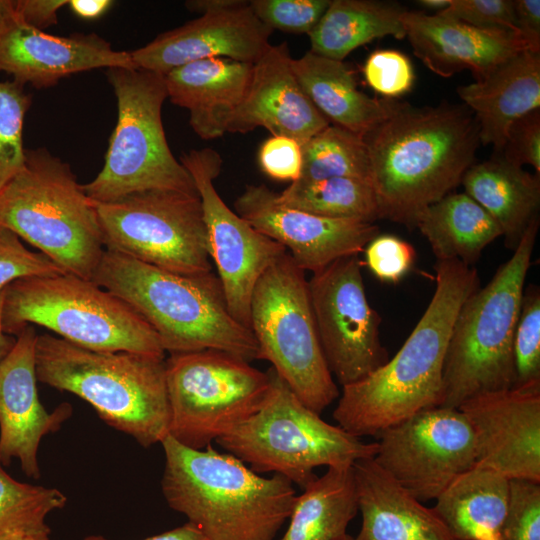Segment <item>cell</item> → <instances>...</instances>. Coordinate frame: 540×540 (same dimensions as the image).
<instances>
[{
	"instance_id": "cell-43",
	"label": "cell",
	"mask_w": 540,
	"mask_h": 540,
	"mask_svg": "<svg viewBox=\"0 0 540 540\" xmlns=\"http://www.w3.org/2000/svg\"><path fill=\"white\" fill-rule=\"evenodd\" d=\"M439 14L481 28L516 30L513 0H450Z\"/></svg>"
},
{
	"instance_id": "cell-26",
	"label": "cell",
	"mask_w": 540,
	"mask_h": 540,
	"mask_svg": "<svg viewBox=\"0 0 540 540\" xmlns=\"http://www.w3.org/2000/svg\"><path fill=\"white\" fill-rule=\"evenodd\" d=\"M457 93L474 114L480 143L499 154L511 125L540 107V52H520Z\"/></svg>"
},
{
	"instance_id": "cell-17",
	"label": "cell",
	"mask_w": 540,
	"mask_h": 540,
	"mask_svg": "<svg viewBox=\"0 0 540 540\" xmlns=\"http://www.w3.org/2000/svg\"><path fill=\"white\" fill-rule=\"evenodd\" d=\"M235 212L283 246L295 264L315 273L337 259L358 255L379 234L375 223L330 219L281 204L266 185H247Z\"/></svg>"
},
{
	"instance_id": "cell-53",
	"label": "cell",
	"mask_w": 540,
	"mask_h": 540,
	"mask_svg": "<svg viewBox=\"0 0 540 540\" xmlns=\"http://www.w3.org/2000/svg\"><path fill=\"white\" fill-rule=\"evenodd\" d=\"M417 4L427 10H434L436 13H439L450 5V0H419Z\"/></svg>"
},
{
	"instance_id": "cell-18",
	"label": "cell",
	"mask_w": 540,
	"mask_h": 540,
	"mask_svg": "<svg viewBox=\"0 0 540 540\" xmlns=\"http://www.w3.org/2000/svg\"><path fill=\"white\" fill-rule=\"evenodd\" d=\"M458 409L474 433L475 466L540 482V385L479 394Z\"/></svg>"
},
{
	"instance_id": "cell-50",
	"label": "cell",
	"mask_w": 540,
	"mask_h": 540,
	"mask_svg": "<svg viewBox=\"0 0 540 540\" xmlns=\"http://www.w3.org/2000/svg\"><path fill=\"white\" fill-rule=\"evenodd\" d=\"M245 2V0H192L187 1L185 5L189 10L199 12L202 15L238 7Z\"/></svg>"
},
{
	"instance_id": "cell-42",
	"label": "cell",
	"mask_w": 540,
	"mask_h": 540,
	"mask_svg": "<svg viewBox=\"0 0 540 540\" xmlns=\"http://www.w3.org/2000/svg\"><path fill=\"white\" fill-rule=\"evenodd\" d=\"M365 261L370 271L382 282L397 283L412 268L416 251L401 238L377 235L365 247Z\"/></svg>"
},
{
	"instance_id": "cell-9",
	"label": "cell",
	"mask_w": 540,
	"mask_h": 540,
	"mask_svg": "<svg viewBox=\"0 0 540 540\" xmlns=\"http://www.w3.org/2000/svg\"><path fill=\"white\" fill-rule=\"evenodd\" d=\"M271 387L262 406L216 443L255 473L280 474L304 488L315 468H346L374 458L377 442H364L308 408L270 367Z\"/></svg>"
},
{
	"instance_id": "cell-31",
	"label": "cell",
	"mask_w": 540,
	"mask_h": 540,
	"mask_svg": "<svg viewBox=\"0 0 540 540\" xmlns=\"http://www.w3.org/2000/svg\"><path fill=\"white\" fill-rule=\"evenodd\" d=\"M397 3L373 0H333L315 28L308 34L311 52L343 61L356 48L374 39L405 37Z\"/></svg>"
},
{
	"instance_id": "cell-15",
	"label": "cell",
	"mask_w": 540,
	"mask_h": 540,
	"mask_svg": "<svg viewBox=\"0 0 540 540\" xmlns=\"http://www.w3.org/2000/svg\"><path fill=\"white\" fill-rule=\"evenodd\" d=\"M375 462L420 502L475 466L473 430L455 408L433 407L381 431Z\"/></svg>"
},
{
	"instance_id": "cell-11",
	"label": "cell",
	"mask_w": 540,
	"mask_h": 540,
	"mask_svg": "<svg viewBox=\"0 0 540 540\" xmlns=\"http://www.w3.org/2000/svg\"><path fill=\"white\" fill-rule=\"evenodd\" d=\"M249 319L260 359L269 361L295 395L321 414L339 391L321 347L308 280L288 252L258 279Z\"/></svg>"
},
{
	"instance_id": "cell-25",
	"label": "cell",
	"mask_w": 540,
	"mask_h": 540,
	"mask_svg": "<svg viewBox=\"0 0 540 540\" xmlns=\"http://www.w3.org/2000/svg\"><path fill=\"white\" fill-rule=\"evenodd\" d=\"M253 64L207 58L177 67L166 75L168 97L189 111L193 131L204 140L221 137L248 89Z\"/></svg>"
},
{
	"instance_id": "cell-6",
	"label": "cell",
	"mask_w": 540,
	"mask_h": 540,
	"mask_svg": "<svg viewBox=\"0 0 540 540\" xmlns=\"http://www.w3.org/2000/svg\"><path fill=\"white\" fill-rule=\"evenodd\" d=\"M538 229L539 217L489 283L460 307L445 355L441 407L458 409L476 395L514 387V333Z\"/></svg>"
},
{
	"instance_id": "cell-23",
	"label": "cell",
	"mask_w": 540,
	"mask_h": 540,
	"mask_svg": "<svg viewBox=\"0 0 540 540\" xmlns=\"http://www.w3.org/2000/svg\"><path fill=\"white\" fill-rule=\"evenodd\" d=\"M291 61L287 42L270 45L253 64L248 89L227 132L248 133L264 127L273 136H287L302 144L330 124L301 88Z\"/></svg>"
},
{
	"instance_id": "cell-32",
	"label": "cell",
	"mask_w": 540,
	"mask_h": 540,
	"mask_svg": "<svg viewBox=\"0 0 540 540\" xmlns=\"http://www.w3.org/2000/svg\"><path fill=\"white\" fill-rule=\"evenodd\" d=\"M296 496L280 540H334L358 512L353 466L327 468Z\"/></svg>"
},
{
	"instance_id": "cell-30",
	"label": "cell",
	"mask_w": 540,
	"mask_h": 540,
	"mask_svg": "<svg viewBox=\"0 0 540 540\" xmlns=\"http://www.w3.org/2000/svg\"><path fill=\"white\" fill-rule=\"evenodd\" d=\"M416 227L437 261L459 260L472 266L502 231L489 213L466 193H449L428 206Z\"/></svg>"
},
{
	"instance_id": "cell-19",
	"label": "cell",
	"mask_w": 540,
	"mask_h": 540,
	"mask_svg": "<svg viewBox=\"0 0 540 540\" xmlns=\"http://www.w3.org/2000/svg\"><path fill=\"white\" fill-rule=\"evenodd\" d=\"M272 32L246 1L238 7L202 14L158 35L145 46L130 51V55L136 68L161 75L207 58L254 64L270 47Z\"/></svg>"
},
{
	"instance_id": "cell-38",
	"label": "cell",
	"mask_w": 540,
	"mask_h": 540,
	"mask_svg": "<svg viewBox=\"0 0 540 540\" xmlns=\"http://www.w3.org/2000/svg\"><path fill=\"white\" fill-rule=\"evenodd\" d=\"M498 540H540V482L509 480L508 506Z\"/></svg>"
},
{
	"instance_id": "cell-55",
	"label": "cell",
	"mask_w": 540,
	"mask_h": 540,
	"mask_svg": "<svg viewBox=\"0 0 540 540\" xmlns=\"http://www.w3.org/2000/svg\"><path fill=\"white\" fill-rule=\"evenodd\" d=\"M334 540H354V537L350 536L349 534H344Z\"/></svg>"
},
{
	"instance_id": "cell-54",
	"label": "cell",
	"mask_w": 540,
	"mask_h": 540,
	"mask_svg": "<svg viewBox=\"0 0 540 540\" xmlns=\"http://www.w3.org/2000/svg\"><path fill=\"white\" fill-rule=\"evenodd\" d=\"M2 540H50L49 535L44 536H24V537H12Z\"/></svg>"
},
{
	"instance_id": "cell-2",
	"label": "cell",
	"mask_w": 540,
	"mask_h": 540,
	"mask_svg": "<svg viewBox=\"0 0 540 540\" xmlns=\"http://www.w3.org/2000/svg\"><path fill=\"white\" fill-rule=\"evenodd\" d=\"M436 288L424 314L399 351L342 387L333 418L346 432L377 436L414 414L440 406L445 355L464 301L479 288L477 270L459 260L437 261Z\"/></svg>"
},
{
	"instance_id": "cell-27",
	"label": "cell",
	"mask_w": 540,
	"mask_h": 540,
	"mask_svg": "<svg viewBox=\"0 0 540 540\" xmlns=\"http://www.w3.org/2000/svg\"><path fill=\"white\" fill-rule=\"evenodd\" d=\"M291 67L307 97L330 123L363 138L393 109L394 100L360 91L353 71L343 61L308 51L292 59Z\"/></svg>"
},
{
	"instance_id": "cell-48",
	"label": "cell",
	"mask_w": 540,
	"mask_h": 540,
	"mask_svg": "<svg viewBox=\"0 0 540 540\" xmlns=\"http://www.w3.org/2000/svg\"><path fill=\"white\" fill-rule=\"evenodd\" d=\"M83 540H108L101 535H89ZM143 540H208L193 524L187 522L172 530Z\"/></svg>"
},
{
	"instance_id": "cell-44",
	"label": "cell",
	"mask_w": 540,
	"mask_h": 540,
	"mask_svg": "<svg viewBox=\"0 0 540 540\" xmlns=\"http://www.w3.org/2000/svg\"><path fill=\"white\" fill-rule=\"evenodd\" d=\"M506 161L522 167L531 165L540 174V111L535 110L514 122L499 153Z\"/></svg>"
},
{
	"instance_id": "cell-1",
	"label": "cell",
	"mask_w": 540,
	"mask_h": 540,
	"mask_svg": "<svg viewBox=\"0 0 540 540\" xmlns=\"http://www.w3.org/2000/svg\"><path fill=\"white\" fill-rule=\"evenodd\" d=\"M364 140L379 219L410 229L428 206L461 183L480 145L473 112L446 102L415 107L395 101Z\"/></svg>"
},
{
	"instance_id": "cell-20",
	"label": "cell",
	"mask_w": 540,
	"mask_h": 540,
	"mask_svg": "<svg viewBox=\"0 0 540 540\" xmlns=\"http://www.w3.org/2000/svg\"><path fill=\"white\" fill-rule=\"evenodd\" d=\"M38 335L26 326L15 336L11 350L0 360V461L20 463L23 473L40 477L38 449L41 439L60 428L71 408L63 404L49 413L37 391L35 347Z\"/></svg>"
},
{
	"instance_id": "cell-12",
	"label": "cell",
	"mask_w": 540,
	"mask_h": 540,
	"mask_svg": "<svg viewBox=\"0 0 540 540\" xmlns=\"http://www.w3.org/2000/svg\"><path fill=\"white\" fill-rule=\"evenodd\" d=\"M169 436L196 450L242 424L264 403L268 372L231 353L204 349L165 358Z\"/></svg>"
},
{
	"instance_id": "cell-49",
	"label": "cell",
	"mask_w": 540,
	"mask_h": 540,
	"mask_svg": "<svg viewBox=\"0 0 540 540\" xmlns=\"http://www.w3.org/2000/svg\"><path fill=\"white\" fill-rule=\"evenodd\" d=\"M114 4L111 0H69L71 11L81 19L93 20L105 14Z\"/></svg>"
},
{
	"instance_id": "cell-37",
	"label": "cell",
	"mask_w": 540,
	"mask_h": 540,
	"mask_svg": "<svg viewBox=\"0 0 540 540\" xmlns=\"http://www.w3.org/2000/svg\"><path fill=\"white\" fill-rule=\"evenodd\" d=\"M513 388L540 385V291L532 285L523 292L513 340Z\"/></svg>"
},
{
	"instance_id": "cell-13",
	"label": "cell",
	"mask_w": 540,
	"mask_h": 540,
	"mask_svg": "<svg viewBox=\"0 0 540 540\" xmlns=\"http://www.w3.org/2000/svg\"><path fill=\"white\" fill-rule=\"evenodd\" d=\"M94 204L106 250L179 274L212 272L198 194L148 190Z\"/></svg>"
},
{
	"instance_id": "cell-8",
	"label": "cell",
	"mask_w": 540,
	"mask_h": 540,
	"mask_svg": "<svg viewBox=\"0 0 540 540\" xmlns=\"http://www.w3.org/2000/svg\"><path fill=\"white\" fill-rule=\"evenodd\" d=\"M2 328L16 336L39 325L74 345L100 352L165 358L152 327L127 303L73 274L17 279L3 289Z\"/></svg>"
},
{
	"instance_id": "cell-46",
	"label": "cell",
	"mask_w": 540,
	"mask_h": 540,
	"mask_svg": "<svg viewBox=\"0 0 540 540\" xmlns=\"http://www.w3.org/2000/svg\"><path fill=\"white\" fill-rule=\"evenodd\" d=\"M67 0H15V11L25 24L42 30L57 23V12Z\"/></svg>"
},
{
	"instance_id": "cell-33",
	"label": "cell",
	"mask_w": 540,
	"mask_h": 540,
	"mask_svg": "<svg viewBox=\"0 0 540 540\" xmlns=\"http://www.w3.org/2000/svg\"><path fill=\"white\" fill-rule=\"evenodd\" d=\"M277 200L288 207L330 219L374 223L379 219L374 190L356 178H329L292 182Z\"/></svg>"
},
{
	"instance_id": "cell-22",
	"label": "cell",
	"mask_w": 540,
	"mask_h": 540,
	"mask_svg": "<svg viewBox=\"0 0 540 540\" xmlns=\"http://www.w3.org/2000/svg\"><path fill=\"white\" fill-rule=\"evenodd\" d=\"M402 23L415 56L445 78L468 69L481 81L509 58L530 50L516 30L475 27L439 13L406 10Z\"/></svg>"
},
{
	"instance_id": "cell-3",
	"label": "cell",
	"mask_w": 540,
	"mask_h": 540,
	"mask_svg": "<svg viewBox=\"0 0 540 540\" xmlns=\"http://www.w3.org/2000/svg\"><path fill=\"white\" fill-rule=\"evenodd\" d=\"M161 445L163 496L208 540H274L289 519L297 495L286 477H263L212 446L191 449L169 435Z\"/></svg>"
},
{
	"instance_id": "cell-10",
	"label": "cell",
	"mask_w": 540,
	"mask_h": 540,
	"mask_svg": "<svg viewBox=\"0 0 540 540\" xmlns=\"http://www.w3.org/2000/svg\"><path fill=\"white\" fill-rule=\"evenodd\" d=\"M106 74L117 100V122L103 168L82 185L85 194L93 202L148 190L198 194L166 140L161 116L168 97L164 75L140 68H110Z\"/></svg>"
},
{
	"instance_id": "cell-34",
	"label": "cell",
	"mask_w": 540,
	"mask_h": 540,
	"mask_svg": "<svg viewBox=\"0 0 540 540\" xmlns=\"http://www.w3.org/2000/svg\"><path fill=\"white\" fill-rule=\"evenodd\" d=\"M301 151L302 169L297 181L347 177L370 183L368 149L359 135L329 124L303 142Z\"/></svg>"
},
{
	"instance_id": "cell-39",
	"label": "cell",
	"mask_w": 540,
	"mask_h": 540,
	"mask_svg": "<svg viewBox=\"0 0 540 540\" xmlns=\"http://www.w3.org/2000/svg\"><path fill=\"white\" fill-rule=\"evenodd\" d=\"M330 0H251L256 17L270 29L309 34L320 21Z\"/></svg>"
},
{
	"instance_id": "cell-24",
	"label": "cell",
	"mask_w": 540,
	"mask_h": 540,
	"mask_svg": "<svg viewBox=\"0 0 540 540\" xmlns=\"http://www.w3.org/2000/svg\"><path fill=\"white\" fill-rule=\"evenodd\" d=\"M362 524L354 540H457L439 516L374 460L353 464Z\"/></svg>"
},
{
	"instance_id": "cell-29",
	"label": "cell",
	"mask_w": 540,
	"mask_h": 540,
	"mask_svg": "<svg viewBox=\"0 0 540 540\" xmlns=\"http://www.w3.org/2000/svg\"><path fill=\"white\" fill-rule=\"evenodd\" d=\"M509 480L474 466L457 476L432 508L457 540H498L508 506Z\"/></svg>"
},
{
	"instance_id": "cell-41",
	"label": "cell",
	"mask_w": 540,
	"mask_h": 540,
	"mask_svg": "<svg viewBox=\"0 0 540 540\" xmlns=\"http://www.w3.org/2000/svg\"><path fill=\"white\" fill-rule=\"evenodd\" d=\"M367 84L387 98L408 92L414 81L413 66L409 58L396 50H376L363 67Z\"/></svg>"
},
{
	"instance_id": "cell-7",
	"label": "cell",
	"mask_w": 540,
	"mask_h": 540,
	"mask_svg": "<svg viewBox=\"0 0 540 540\" xmlns=\"http://www.w3.org/2000/svg\"><path fill=\"white\" fill-rule=\"evenodd\" d=\"M0 226L88 280L105 251L94 202L70 165L45 148L26 150L24 166L0 189Z\"/></svg>"
},
{
	"instance_id": "cell-21",
	"label": "cell",
	"mask_w": 540,
	"mask_h": 540,
	"mask_svg": "<svg viewBox=\"0 0 540 540\" xmlns=\"http://www.w3.org/2000/svg\"><path fill=\"white\" fill-rule=\"evenodd\" d=\"M98 68L136 66L130 52L114 50L96 34L56 36L25 24L17 15L0 29V72L22 85L46 88Z\"/></svg>"
},
{
	"instance_id": "cell-45",
	"label": "cell",
	"mask_w": 540,
	"mask_h": 540,
	"mask_svg": "<svg viewBox=\"0 0 540 540\" xmlns=\"http://www.w3.org/2000/svg\"><path fill=\"white\" fill-rule=\"evenodd\" d=\"M258 160L261 170L269 177L295 182L302 169L301 144L287 136L271 135L261 145Z\"/></svg>"
},
{
	"instance_id": "cell-5",
	"label": "cell",
	"mask_w": 540,
	"mask_h": 540,
	"mask_svg": "<svg viewBox=\"0 0 540 540\" xmlns=\"http://www.w3.org/2000/svg\"><path fill=\"white\" fill-rule=\"evenodd\" d=\"M37 380L88 402L109 426L148 448L169 435L165 358L100 352L38 335Z\"/></svg>"
},
{
	"instance_id": "cell-47",
	"label": "cell",
	"mask_w": 540,
	"mask_h": 540,
	"mask_svg": "<svg viewBox=\"0 0 540 540\" xmlns=\"http://www.w3.org/2000/svg\"><path fill=\"white\" fill-rule=\"evenodd\" d=\"M515 25L529 49L540 52V1L513 0Z\"/></svg>"
},
{
	"instance_id": "cell-36",
	"label": "cell",
	"mask_w": 540,
	"mask_h": 540,
	"mask_svg": "<svg viewBox=\"0 0 540 540\" xmlns=\"http://www.w3.org/2000/svg\"><path fill=\"white\" fill-rule=\"evenodd\" d=\"M30 104L22 84L0 80V189L24 166L23 124Z\"/></svg>"
},
{
	"instance_id": "cell-35",
	"label": "cell",
	"mask_w": 540,
	"mask_h": 540,
	"mask_svg": "<svg viewBox=\"0 0 540 540\" xmlns=\"http://www.w3.org/2000/svg\"><path fill=\"white\" fill-rule=\"evenodd\" d=\"M66 502V496L56 488L15 480L0 461V540L50 535L46 518Z\"/></svg>"
},
{
	"instance_id": "cell-52",
	"label": "cell",
	"mask_w": 540,
	"mask_h": 540,
	"mask_svg": "<svg viewBox=\"0 0 540 540\" xmlns=\"http://www.w3.org/2000/svg\"><path fill=\"white\" fill-rule=\"evenodd\" d=\"M16 17L15 1L0 0V29Z\"/></svg>"
},
{
	"instance_id": "cell-16",
	"label": "cell",
	"mask_w": 540,
	"mask_h": 540,
	"mask_svg": "<svg viewBox=\"0 0 540 540\" xmlns=\"http://www.w3.org/2000/svg\"><path fill=\"white\" fill-rule=\"evenodd\" d=\"M201 200L211 261L218 272L232 316L250 328V300L260 276L286 249L257 231L232 211L218 194L214 179L222 158L210 148L191 150L180 158Z\"/></svg>"
},
{
	"instance_id": "cell-40",
	"label": "cell",
	"mask_w": 540,
	"mask_h": 540,
	"mask_svg": "<svg viewBox=\"0 0 540 540\" xmlns=\"http://www.w3.org/2000/svg\"><path fill=\"white\" fill-rule=\"evenodd\" d=\"M61 274L66 273L49 257L29 250L14 232L0 226V290L17 279Z\"/></svg>"
},
{
	"instance_id": "cell-4",
	"label": "cell",
	"mask_w": 540,
	"mask_h": 540,
	"mask_svg": "<svg viewBox=\"0 0 540 540\" xmlns=\"http://www.w3.org/2000/svg\"><path fill=\"white\" fill-rule=\"evenodd\" d=\"M91 280L136 311L169 354L216 349L260 359L251 329L232 316L212 272L179 274L105 249Z\"/></svg>"
},
{
	"instance_id": "cell-28",
	"label": "cell",
	"mask_w": 540,
	"mask_h": 540,
	"mask_svg": "<svg viewBox=\"0 0 540 540\" xmlns=\"http://www.w3.org/2000/svg\"><path fill=\"white\" fill-rule=\"evenodd\" d=\"M461 184L499 225L505 245L515 250L533 220L539 217L540 177L506 161L500 154L474 163Z\"/></svg>"
},
{
	"instance_id": "cell-51",
	"label": "cell",
	"mask_w": 540,
	"mask_h": 540,
	"mask_svg": "<svg viewBox=\"0 0 540 540\" xmlns=\"http://www.w3.org/2000/svg\"><path fill=\"white\" fill-rule=\"evenodd\" d=\"M3 289L0 290V360L11 350L15 343V337L6 334L2 328Z\"/></svg>"
},
{
	"instance_id": "cell-14",
	"label": "cell",
	"mask_w": 540,
	"mask_h": 540,
	"mask_svg": "<svg viewBox=\"0 0 540 540\" xmlns=\"http://www.w3.org/2000/svg\"><path fill=\"white\" fill-rule=\"evenodd\" d=\"M358 255L335 260L308 281L321 347L332 375L343 386L384 365L381 318L366 297Z\"/></svg>"
}]
</instances>
